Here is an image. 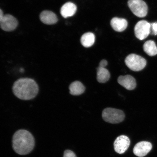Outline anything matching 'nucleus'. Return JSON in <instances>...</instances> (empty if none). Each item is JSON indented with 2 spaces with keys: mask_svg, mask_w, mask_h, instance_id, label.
I'll return each instance as SVG.
<instances>
[{
  "mask_svg": "<svg viewBox=\"0 0 157 157\" xmlns=\"http://www.w3.org/2000/svg\"><path fill=\"white\" fill-rule=\"evenodd\" d=\"M125 62L128 67L134 71L142 70L147 64L146 60L144 58L135 54L128 55L125 58Z\"/></svg>",
  "mask_w": 157,
  "mask_h": 157,
  "instance_id": "20e7f679",
  "label": "nucleus"
},
{
  "mask_svg": "<svg viewBox=\"0 0 157 157\" xmlns=\"http://www.w3.org/2000/svg\"><path fill=\"white\" fill-rule=\"evenodd\" d=\"M152 145L150 142L143 141L137 143L133 149V152L136 156L144 157L151 150Z\"/></svg>",
  "mask_w": 157,
  "mask_h": 157,
  "instance_id": "1a4fd4ad",
  "label": "nucleus"
},
{
  "mask_svg": "<svg viewBox=\"0 0 157 157\" xmlns=\"http://www.w3.org/2000/svg\"><path fill=\"white\" fill-rule=\"evenodd\" d=\"M111 25L114 29L117 32H121L127 28L128 22L126 20L115 17L111 19Z\"/></svg>",
  "mask_w": 157,
  "mask_h": 157,
  "instance_id": "ddd939ff",
  "label": "nucleus"
},
{
  "mask_svg": "<svg viewBox=\"0 0 157 157\" xmlns=\"http://www.w3.org/2000/svg\"><path fill=\"white\" fill-rule=\"evenodd\" d=\"M117 82L120 85L128 90H133L136 87V80L130 75L119 76Z\"/></svg>",
  "mask_w": 157,
  "mask_h": 157,
  "instance_id": "9d476101",
  "label": "nucleus"
},
{
  "mask_svg": "<svg viewBox=\"0 0 157 157\" xmlns=\"http://www.w3.org/2000/svg\"><path fill=\"white\" fill-rule=\"evenodd\" d=\"M35 141L30 132L25 129H20L14 133L13 138V150L19 155L29 154L34 148Z\"/></svg>",
  "mask_w": 157,
  "mask_h": 157,
  "instance_id": "f03ea898",
  "label": "nucleus"
},
{
  "mask_svg": "<svg viewBox=\"0 0 157 157\" xmlns=\"http://www.w3.org/2000/svg\"><path fill=\"white\" fill-rule=\"evenodd\" d=\"M1 28L6 31L14 30L18 25L17 20L12 15L10 14L4 15L0 20Z\"/></svg>",
  "mask_w": 157,
  "mask_h": 157,
  "instance_id": "0eeeda50",
  "label": "nucleus"
},
{
  "mask_svg": "<svg viewBox=\"0 0 157 157\" xmlns=\"http://www.w3.org/2000/svg\"><path fill=\"white\" fill-rule=\"evenodd\" d=\"M95 37L93 33H87L82 35L80 42L85 48H90L94 44L95 41Z\"/></svg>",
  "mask_w": 157,
  "mask_h": 157,
  "instance_id": "dca6fc26",
  "label": "nucleus"
},
{
  "mask_svg": "<svg viewBox=\"0 0 157 157\" xmlns=\"http://www.w3.org/2000/svg\"><path fill=\"white\" fill-rule=\"evenodd\" d=\"M151 28L152 29V33L155 35H157V22L152 23L151 25Z\"/></svg>",
  "mask_w": 157,
  "mask_h": 157,
  "instance_id": "6ab92c4d",
  "label": "nucleus"
},
{
  "mask_svg": "<svg viewBox=\"0 0 157 157\" xmlns=\"http://www.w3.org/2000/svg\"><path fill=\"white\" fill-rule=\"evenodd\" d=\"M128 5L133 14L137 17H144L148 13V6L142 0H129Z\"/></svg>",
  "mask_w": 157,
  "mask_h": 157,
  "instance_id": "39448f33",
  "label": "nucleus"
},
{
  "mask_svg": "<svg viewBox=\"0 0 157 157\" xmlns=\"http://www.w3.org/2000/svg\"><path fill=\"white\" fill-rule=\"evenodd\" d=\"M63 157H76V156L71 151L67 150L64 152Z\"/></svg>",
  "mask_w": 157,
  "mask_h": 157,
  "instance_id": "a211bd4d",
  "label": "nucleus"
},
{
  "mask_svg": "<svg viewBox=\"0 0 157 157\" xmlns=\"http://www.w3.org/2000/svg\"><path fill=\"white\" fill-rule=\"evenodd\" d=\"M40 19L43 23L48 25L56 24L58 21L56 15L52 12L48 10L44 11L41 13Z\"/></svg>",
  "mask_w": 157,
  "mask_h": 157,
  "instance_id": "9b49d317",
  "label": "nucleus"
},
{
  "mask_svg": "<svg viewBox=\"0 0 157 157\" xmlns=\"http://www.w3.org/2000/svg\"><path fill=\"white\" fill-rule=\"evenodd\" d=\"M130 144V140L128 137L121 135L117 137L114 143V150L118 154H123L128 149Z\"/></svg>",
  "mask_w": 157,
  "mask_h": 157,
  "instance_id": "6e6552de",
  "label": "nucleus"
},
{
  "mask_svg": "<svg viewBox=\"0 0 157 157\" xmlns=\"http://www.w3.org/2000/svg\"><path fill=\"white\" fill-rule=\"evenodd\" d=\"M97 71V79L99 83H105L109 80L110 78V74L107 69L99 67Z\"/></svg>",
  "mask_w": 157,
  "mask_h": 157,
  "instance_id": "2eb2a0df",
  "label": "nucleus"
},
{
  "mask_svg": "<svg viewBox=\"0 0 157 157\" xmlns=\"http://www.w3.org/2000/svg\"><path fill=\"white\" fill-rule=\"evenodd\" d=\"M77 7L72 2H67L62 6L60 10V13L64 18L71 17L75 14Z\"/></svg>",
  "mask_w": 157,
  "mask_h": 157,
  "instance_id": "f8f14e48",
  "label": "nucleus"
},
{
  "mask_svg": "<svg viewBox=\"0 0 157 157\" xmlns=\"http://www.w3.org/2000/svg\"><path fill=\"white\" fill-rule=\"evenodd\" d=\"M143 48L144 52L149 56H154L157 54V47L154 41H146L143 45Z\"/></svg>",
  "mask_w": 157,
  "mask_h": 157,
  "instance_id": "f3484780",
  "label": "nucleus"
},
{
  "mask_svg": "<svg viewBox=\"0 0 157 157\" xmlns=\"http://www.w3.org/2000/svg\"><path fill=\"white\" fill-rule=\"evenodd\" d=\"M108 62L105 60H103L100 62L99 63V67H105L107 66Z\"/></svg>",
  "mask_w": 157,
  "mask_h": 157,
  "instance_id": "aec40b11",
  "label": "nucleus"
},
{
  "mask_svg": "<svg viewBox=\"0 0 157 157\" xmlns=\"http://www.w3.org/2000/svg\"><path fill=\"white\" fill-rule=\"evenodd\" d=\"M102 115L104 121L112 124L122 122L125 118L124 113L122 111L111 108L104 109Z\"/></svg>",
  "mask_w": 157,
  "mask_h": 157,
  "instance_id": "7ed1b4c3",
  "label": "nucleus"
},
{
  "mask_svg": "<svg viewBox=\"0 0 157 157\" xmlns=\"http://www.w3.org/2000/svg\"><path fill=\"white\" fill-rule=\"evenodd\" d=\"M70 93L74 96L79 95L83 94L85 90V87L81 82L76 81L71 84Z\"/></svg>",
  "mask_w": 157,
  "mask_h": 157,
  "instance_id": "4468645a",
  "label": "nucleus"
},
{
  "mask_svg": "<svg viewBox=\"0 0 157 157\" xmlns=\"http://www.w3.org/2000/svg\"><path fill=\"white\" fill-rule=\"evenodd\" d=\"M4 16V15H3V11L1 9V10H0V20H1L3 18Z\"/></svg>",
  "mask_w": 157,
  "mask_h": 157,
  "instance_id": "412c9836",
  "label": "nucleus"
},
{
  "mask_svg": "<svg viewBox=\"0 0 157 157\" xmlns=\"http://www.w3.org/2000/svg\"><path fill=\"white\" fill-rule=\"evenodd\" d=\"M151 25L148 21L142 20L136 23L135 27V36L140 40H144L150 33Z\"/></svg>",
  "mask_w": 157,
  "mask_h": 157,
  "instance_id": "423d86ee",
  "label": "nucleus"
},
{
  "mask_svg": "<svg viewBox=\"0 0 157 157\" xmlns=\"http://www.w3.org/2000/svg\"><path fill=\"white\" fill-rule=\"evenodd\" d=\"M12 90L16 97L21 100L28 101L36 97L38 93L39 87L34 79L21 78L14 82Z\"/></svg>",
  "mask_w": 157,
  "mask_h": 157,
  "instance_id": "f257e3e1",
  "label": "nucleus"
}]
</instances>
